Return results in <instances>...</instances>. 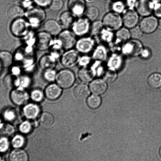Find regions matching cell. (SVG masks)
<instances>
[{"label":"cell","instance_id":"cell-1","mask_svg":"<svg viewBox=\"0 0 161 161\" xmlns=\"http://www.w3.org/2000/svg\"><path fill=\"white\" fill-rule=\"evenodd\" d=\"M102 21L105 28L112 31H117L123 25L122 17L119 14L112 11L106 14Z\"/></svg>","mask_w":161,"mask_h":161},{"label":"cell","instance_id":"cell-2","mask_svg":"<svg viewBox=\"0 0 161 161\" xmlns=\"http://www.w3.org/2000/svg\"><path fill=\"white\" fill-rule=\"evenodd\" d=\"M56 80L59 86L66 89L71 87L74 83L75 76L72 71L69 69L65 68L57 73Z\"/></svg>","mask_w":161,"mask_h":161},{"label":"cell","instance_id":"cell-3","mask_svg":"<svg viewBox=\"0 0 161 161\" xmlns=\"http://www.w3.org/2000/svg\"><path fill=\"white\" fill-rule=\"evenodd\" d=\"M30 25L27 19L23 18L13 20L11 24V32L15 37H21L24 36L29 32Z\"/></svg>","mask_w":161,"mask_h":161},{"label":"cell","instance_id":"cell-4","mask_svg":"<svg viewBox=\"0 0 161 161\" xmlns=\"http://www.w3.org/2000/svg\"><path fill=\"white\" fill-rule=\"evenodd\" d=\"M26 19L30 26H37L44 21L46 14L41 8H32L25 12Z\"/></svg>","mask_w":161,"mask_h":161},{"label":"cell","instance_id":"cell-5","mask_svg":"<svg viewBox=\"0 0 161 161\" xmlns=\"http://www.w3.org/2000/svg\"><path fill=\"white\" fill-rule=\"evenodd\" d=\"M86 17H80L75 20L71 26L72 31L75 35L83 37L90 32L91 23Z\"/></svg>","mask_w":161,"mask_h":161},{"label":"cell","instance_id":"cell-6","mask_svg":"<svg viewBox=\"0 0 161 161\" xmlns=\"http://www.w3.org/2000/svg\"><path fill=\"white\" fill-rule=\"evenodd\" d=\"M58 41L63 49L68 50L72 49L75 46L76 39V35L72 31L68 29L62 31L58 36Z\"/></svg>","mask_w":161,"mask_h":161},{"label":"cell","instance_id":"cell-7","mask_svg":"<svg viewBox=\"0 0 161 161\" xmlns=\"http://www.w3.org/2000/svg\"><path fill=\"white\" fill-rule=\"evenodd\" d=\"M80 57L76 49L67 50L61 57V63L65 68H71L78 64Z\"/></svg>","mask_w":161,"mask_h":161},{"label":"cell","instance_id":"cell-8","mask_svg":"<svg viewBox=\"0 0 161 161\" xmlns=\"http://www.w3.org/2000/svg\"><path fill=\"white\" fill-rule=\"evenodd\" d=\"M52 36L45 31L39 32L36 37L35 46L40 51H45L52 46L53 43Z\"/></svg>","mask_w":161,"mask_h":161},{"label":"cell","instance_id":"cell-9","mask_svg":"<svg viewBox=\"0 0 161 161\" xmlns=\"http://www.w3.org/2000/svg\"><path fill=\"white\" fill-rule=\"evenodd\" d=\"M143 33L151 34L154 33L158 26V20L155 16H148L144 17L139 25Z\"/></svg>","mask_w":161,"mask_h":161},{"label":"cell","instance_id":"cell-10","mask_svg":"<svg viewBox=\"0 0 161 161\" xmlns=\"http://www.w3.org/2000/svg\"><path fill=\"white\" fill-rule=\"evenodd\" d=\"M137 40H129L126 42L123 47V52L125 55L136 57L140 55L143 47L142 44Z\"/></svg>","mask_w":161,"mask_h":161},{"label":"cell","instance_id":"cell-11","mask_svg":"<svg viewBox=\"0 0 161 161\" xmlns=\"http://www.w3.org/2000/svg\"><path fill=\"white\" fill-rule=\"evenodd\" d=\"M139 16L140 15L133 9L126 11L122 17L123 25L129 29L135 27L139 22Z\"/></svg>","mask_w":161,"mask_h":161},{"label":"cell","instance_id":"cell-12","mask_svg":"<svg viewBox=\"0 0 161 161\" xmlns=\"http://www.w3.org/2000/svg\"><path fill=\"white\" fill-rule=\"evenodd\" d=\"M95 42L91 37H83L76 42V49L79 53L86 54L93 51Z\"/></svg>","mask_w":161,"mask_h":161},{"label":"cell","instance_id":"cell-13","mask_svg":"<svg viewBox=\"0 0 161 161\" xmlns=\"http://www.w3.org/2000/svg\"><path fill=\"white\" fill-rule=\"evenodd\" d=\"M68 7V11L78 18L82 17L86 9L84 0H69Z\"/></svg>","mask_w":161,"mask_h":161},{"label":"cell","instance_id":"cell-14","mask_svg":"<svg viewBox=\"0 0 161 161\" xmlns=\"http://www.w3.org/2000/svg\"><path fill=\"white\" fill-rule=\"evenodd\" d=\"M135 8L136 11L140 16H149L153 13V3L150 0H138Z\"/></svg>","mask_w":161,"mask_h":161},{"label":"cell","instance_id":"cell-15","mask_svg":"<svg viewBox=\"0 0 161 161\" xmlns=\"http://www.w3.org/2000/svg\"><path fill=\"white\" fill-rule=\"evenodd\" d=\"M44 31L52 36H58L62 32V28L59 22L54 19L47 20L43 25Z\"/></svg>","mask_w":161,"mask_h":161},{"label":"cell","instance_id":"cell-16","mask_svg":"<svg viewBox=\"0 0 161 161\" xmlns=\"http://www.w3.org/2000/svg\"><path fill=\"white\" fill-rule=\"evenodd\" d=\"M57 58L53 54H46L42 56L39 61V65L42 69L45 70L54 69L57 65Z\"/></svg>","mask_w":161,"mask_h":161},{"label":"cell","instance_id":"cell-17","mask_svg":"<svg viewBox=\"0 0 161 161\" xmlns=\"http://www.w3.org/2000/svg\"><path fill=\"white\" fill-rule=\"evenodd\" d=\"M12 103L17 105H22L28 99V95L25 91L21 89H16L12 91L10 94Z\"/></svg>","mask_w":161,"mask_h":161},{"label":"cell","instance_id":"cell-18","mask_svg":"<svg viewBox=\"0 0 161 161\" xmlns=\"http://www.w3.org/2000/svg\"><path fill=\"white\" fill-rule=\"evenodd\" d=\"M107 87L105 81L101 79L92 81L90 85V91L96 95L103 94L106 92Z\"/></svg>","mask_w":161,"mask_h":161},{"label":"cell","instance_id":"cell-19","mask_svg":"<svg viewBox=\"0 0 161 161\" xmlns=\"http://www.w3.org/2000/svg\"><path fill=\"white\" fill-rule=\"evenodd\" d=\"M90 94L88 87L83 84H78L73 90V95L75 98L79 101H84L88 97Z\"/></svg>","mask_w":161,"mask_h":161},{"label":"cell","instance_id":"cell-20","mask_svg":"<svg viewBox=\"0 0 161 161\" xmlns=\"http://www.w3.org/2000/svg\"><path fill=\"white\" fill-rule=\"evenodd\" d=\"M75 16L69 11H65L60 14L59 23L62 28L68 29L71 28L75 21Z\"/></svg>","mask_w":161,"mask_h":161},{"label":"cell","instance_id":"cell-21","mask_svg":"<svg viewBox=\"0 0 161 161\" xmlns=\"http://www.w3.org/2000/svg\"><path fill=\"white\" fill-rule=\"evenodd\" d=\"M62 93V89L58 85L51 84L47 87L45 90V95L48 99L54 100L57 99Z\"/></svg>","mask_w":161,"mask_h":161},{"label":"cell","instance_id":"cell-22","mask_svg":"<svg viewBox=\"0 0 161 161\" xmlns=\"http://www.w3.org/2000/svg\"><path fill=\"white\" fill-rule=\"evenodd\" d=\"M24 8L21 6L13 5L9 8L7 11V16L12 19L23 18L25 15Z\"/></svg>","mask_w":161,"mask_h":161},{"label":"cell","instance_id":"cell-23","mask_svg":"<svg viewBox=\"0 0 161 161\" xmlns=\"http://www.w3.org/2000/svg\"><path fill=\"white\" fill-rule=\"evenodd\" d=\"M13 56L10 52H0V65L2 68H9L13 64Z\"/></svg>","mask_w":161,"mask_h":161},{"label":"cell","instance_id":"cell-24","mask_svg":"<svg viewBox=\"0 0 161 161\" xmlns=\"http://www.w3.org/2000/svg\"><path fill=\"white\" fill-rule=\"evenodd\" d=\"M78 75L79 79L84 82H92L95 77V75L91 69L87 68H81L79 70Z\"/></svg>","mask_w":161,"mask_h":161},{"label":"cell","instance_id":"cell-25","mask_svg":"<svg viewBox=\"0 0 161 161\" xmlns=\"http://www.w3.org/2000/svg\"><path fill=\"white\" fill-rule=\"evenodd\" d=\"M9 159V161H28V155L23 150L15 149L10 153Z\"/></svg>","mask_w":161,"mask_h":161},{"label":"cell","instance_id":"cell-26","mask_svg":"<svg viewBox=\"0 0 161 161\" xmlns=\"http://www.w3.org/2000/svg\"><path fill=\"white\" fill-rule=\"evenodd\" d=\"M23 112L26 118L32 119L38 115L40 109L36 105L31 104L27 105L24 108Z\"/></svg>","mask_w":161,"mask_h":161},{"label":"cell","instance_id":"cell-27","mask_svg":"<svg viewBox=\"0 0 161 161\" xmlns=\"http://www.w3.org/2000/svg\"><path fill=\"white\" fill-rule=\"evenodd\" d=\"M18 79L14 75L9 74L4 77L3 83L4 87L7 90H11L17 85Z\"/></svg>","mask_w":161,"mask_h":161},{"label":"cell","instance_id":"cell-28","mask_svg":"<svg viewBox=\"0 0 161 161\" xmlns=\"http://www.w3.org/2000/svg\"><path fill=\"white\" fill-rule=\"evenodd\" d=\"M14 132V128L9 123H4L0 125V138L10 137Z\"/></svg>","mask_w":161,"mask_h":161},{"label":"cell","instance_id":"cell-29","mask_svg":"<svg viewBox=\"0 0 161 161\" xmlns=\"http://www.w3.org/2000/svg\"><path fill=\"white\" fill-rule=\"evenodd\" d=\"M148 83L152 88H159L161 86V73H154L150 75L148 78Z\"/></svg>","mask_w":161,"mask_h":161},{"label":"cell","instance_id":"cell-30","mask_svg":"<svg viewBox=\"0 0 161 161\" xmlns=\"http://www.w3.org/2000/svg\"><path fill=\"white\" fill-rule=\"evenodd\" d=\"M40 123L43 127H51L54 123V118L51 114L45 112L42 113L40 118Z\"/></svg>","mask_w":161,"mask_h":161},{"label":"cell","instance_id":"cell-31","mask_svg":"<svg viewBox=\"0 0 161 161\" xmlns=\"http://www.w3.org/2000/svg\"><path fill=\"white\" fill-rule=\"evenodd\" d=\"M99 11L98 8L94 6H91L86 8L85 12L86 17L90 21H94L99 17Z\"/></svg>","mask_w":161,"mask_h":161},{"label":"cell","instance_id":"cell-32","mask_svg":"<svg viewBox=\"0 0 161 161\" xmlns=\"http://www.w3.org/2000/svg\"><path fill=\"white\" fill-rule=\"evenodd\" d=\"M116 36L120 41L127 42L131 38L130 31L126 27H122L116 31Z\"/></svg>","mask_w":161,"mask_h":161},{"label":"cell","instance_id":"cell-33","mask_svg":"<svg viewBox=\"0 0 161 161\" xmlns=\"http://www.w3.org/2000/svg\"><path fill=\"white\" fill-rule=\"evenodd\" d=\"M87 105L92 109L98 108L101 106V97L96 95H92L87 98Z\"/></svg>","mask_w":161,"mask_h":161},{"label":"cell","instance_id":"cell-34","mask_svg":"<svg viewBox=\"0 0 161 161\" xmlns=\"http://www.w3.org/2000/svg\"><path fill=\"white\" fill-rule=\"evenodd\" d=\"M102 76L103 80L106 82L112 83L116 79L117 74L115 70L109 68L104 71Z\"/></svg>","mask_w":161,"mask_h":161},{"label":"cell","instance_id":"cell-35","mask_svg":"<svg viewBox=\"0 0 161 161\" xmlns=\"http://www.w3.org/2000/svg\"><path fill=\"white\" fill-rule=\"evenodd\" d=\"M104 27L102 21L97 20L93 21L91 25V34L93 36L98 35L101 33Z\"/></svg>","mask_w":161,"mask_h":161},{"label":"cell","instance_id":"cell-36","mask_svg":"<svg viewBox=\"0 0 161 161\" xmlns=\"http://www.w3.org/2000/svg\"><path fill=\"white\" fill-rule=\"evenodd\" d=\"M64 5V2L62 0H51L48 8L52 11L58 12L63 8Z\"/></svg>","mask_w":161,"mask_h":161},{"label":"cell","instance_id":"cell-37","mask_svg":"<svg viewBox=\"0 0 161 161\" xmlns=\"http://www.w3.org/2000/svg\"><path fill=\"white\" fill-rule=\"evenodd\" d=\"M119 56L114 55L110 58L108 62L109 68L115 70L117 67H119L121 64V58Z\"/></svg>","mask_w":161,"mask_h":161},{"label":"cell","instance_id":"cell-38","mask_svg":"<svg viewBox=\"0 0 161 161\" xmlns=\"http://www.w3.org/2000/svg\"><path fill=\"white\" fill-rule=\"evenodd\" d=\"M125 8V6L124 3L120 1H115L112 4V11L120 14L124 12Z\"/></svg>","mask_w":161,"mask_h":161},{"label":"cell","instance_id":"cell-39","mask_svg":"<svg viewBox=\"0 0 161 161\" xmlns=\"http://www.w3.org/2000/svg\"><path fill=\"white\" fill-rule=\"evenodd\" d=\"M130 31L131 38L134 40H138L144 34L139 26H136L130 29Z\"/></svg>","mask_w":161,"mask_h":161},{"label":"cell","instance_id":"cell-40","mask_svg":"<svg viewBox=\"0 0 161 161\" xmlns=\"http://www.w3.org/2000/svg\"><path fill=\"white\" fill-rule=\"evenodd\" d=\"M106 51L102 47H98L94 53L93 58L98 60H104L106 57Z\"/></svg>","mask_w":161,"mask_h":161},{"label":"cell","instance_id":"cell-41","mask_svg":"<svg viewBox=\"0 0 161 161\" xmlns=\"http://www.w3.org/2000/svg\"><path fill=\"white\" fill-rule=\"evenodd\" d=\"M57 73L54 69L45 70L44 73V77L47 80L52 82L56 79Z\"/></svg>","mask_w":161,"mask_h":161},{"label":"cell","instance_id":"cell-42","mask_svg":"<svg viewBox=\"0 0 161 161\" xmlns=\"http://www.w3.org/2000/svg\"><path fill=\"white\" fill-rule=\"evenodd\" d=\"M25 140L23 137L21 136L17 135L14 137L12 141V144L14 147L19 148L24 145Z\"/></svg>","mask_w":161,"mask_h":161},{"label":"cell","instance_id":"cell-43","mask_svg":"<svg viewBox=\"0 0 161 161\" xmlns=\"http://www.w3.org/2000/svg\"><path fill=\"white\" fill-rule=\"evenodd\" d=\"M91 58L88 56L84 55L80 57L79 60L78 64L81 68H86V67L90 64Z\"/></svg>","mask_w":161,"mask_h":161},{"label":"cell","instance_id":"cell-44","mask_svg":"<svg viewBox=\"0 0 161 161\" xmlns=\"http://www.w3.org/2000/svg\"><path fill=\"white\" fill-rule=\"evenodd\" d=\"M43 93L39 90H34L31 93V98L33 101L36 102L41 101L43 99Z\"/></svg>","mask_w":161,"mask_h":161},{"label":"cell","instance_id":"cell-45","mask_svg":"<svg viewBox=\"0 0 161 161\" xmlns=\"http://www.w3.org/2000/svg\"><path fill=\"white\" fill-rule=\"evenodd\" d=\"M153 13L156 18H161V2L153 3Z\"/></svg>","mask_w":161,"mask_h":161},{"label":"cell","instance_id":"cell-46","mask_svg":"<svg viewBox=\"0 0 161 161\" xmlns=\"http://www.w3.org/2000/svg\"><path fill=\"white\" fill-rule=\"evenodd\" d=\"M31 126L30 123L25 121L22 123L19 126V130L22 133L27 134L31 131Z\"/></svg>","mask_w":161,"mask_h":161},{"label":"cell","instance_id":"cell-47","mask_svg":"<svg viewBox=\"0 0 161 161\" xmlns=\"http://www.w3.org/2000/svg\"><path fill=\"white\" fill-rule=\"evenodd\" d=\"M51 0H34V2L37 7L41 8L49 7Z\"/></svg>","mask_w":161,"mask_h":161},{"label":"cell","instance_id":"cell-48","mask_svg":"<svg viewBox=\"0 0 161 161\" xmlns=\"http://www.w3.org/2000/svg\"><path fill=\"white\" fill-rule=\"evenodd\" d=\"M9 143L7 138H0V151H4L8 147Z\"/></svg>","mask_w":161,"mask_h":161},{"label":"cell","instance_id":"cell-49","mask_svg":"<svg viewBox=\"0 0 161 161\" xmlns=\"http://www.w3.org/2000/svg\"><path fill=\"white\" fill-rule=\"evenodd\" d=\"M137 1L136 0H127V4L130 8V9H133L134 7H135Z\"/></svg>","mask_w":161,"mask_h":161},{"label":"cell","instance_id":"cell-50","mask_svg":"<svg viewBox=\"0 0 161 161\" xmlns=\"http://www.w3.org/2000/svg\"><path fill=\"white\" fill-rule=\"evenodd\" d=\"M5 118L8 120H12L14 118V114L11 111H8L6 112Z\"/></svg>","mask_w":161,"mask_h":161},{"label":"cell","instance_id":"cell-51","mask_svg":"<svg viewBox=\"0 0 161 161\" xmlns=\"http://www.w3.org/2000/svg\"><path fill=\"white\" fill-rule=\"evenodd\" d=\"M6 1L9 3H14L16 2L17 0H6Z\"/></svg>","mask_w":161,"mask_h":161},{"label":"cell","instance_id":"cell-52","mask_svg":"<svg viewBox=\"0 0 161 161\" xmlns=\"http://www.w3.org/2000/svg\"><path fill=\"white\" fill-rule=\"evenodd\" d=\"M158 26L161 28V18L158 20Z\"/></svg>","mask_w":161,"mask_h":161},{"label":"cell","instance_id":"cell-53","mask_svg":"<svg viewBox=\"0 0 161 161\" xmlns=\"http://www.w3.org/2000/svg\"><path fill=\"white\" fill-rule=\"evenodd\" d=\"M159 155H160V156H161V147L160 148V149H159Z\"/></svg>","mask_w":161,"mask_h":161},{"label":"cell","instance_id":"cell-54","mask_svg":"<svg viewBox=\"0 0 161 161\" xmlns=\"http://www.w3.org/2000/svg\"><path fill=\"white\" fill-rule=\"evenodd\" d=\"M23 1H29V0H23Z\"/></svg>","mask_w":161,"mask_h":161},{"label":"cell","instance_id":"cell-55","mask_svg":"<svg viewBox=\"0 0 161 161\" xmlns=\"http://www.w3.org/2000/svg\"><path fill=\"white\" fill-rule=\"evenodd\" d=\"M87 1H91V0H87Z\"/></svg>","mask_w":161,"mask_h":161},{"label":"cell","instance_id":"cell-56","mask_svg":"<svg viewBox=\"0 0 161 161\" xmlns=\"http://www.w3.org/2000/svg\"><path fill=\"white\" fill-rule=\"evenodd\" d=\"M150 1H153V0H150Z\"/></svg>","mask_w":161,"mask_h":161}]
</instances>
